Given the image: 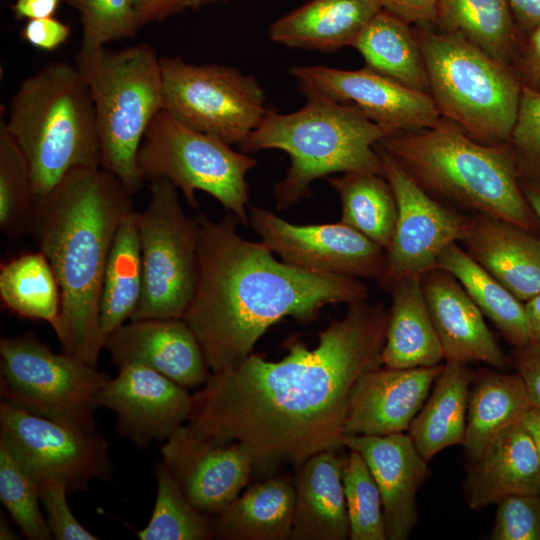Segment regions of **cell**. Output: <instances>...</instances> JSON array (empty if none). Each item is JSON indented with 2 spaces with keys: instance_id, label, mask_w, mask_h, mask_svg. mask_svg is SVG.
Here are the masks:
<instances>
[{
  "instance_id": "cell-42",
  "label": "cell",
  "mask_w": 540,
  "mask_h": 540,
  "mask_svg": "<svg viewBox=\"0 0 540 540\" xmlns=\"http://www.w3.org/2000/svg\"><path fill=\"white\" fill-rule=\"evenodd\" d=\"M509 145L521 179L540 186V91L522 86Z\"/></svg>"
},
{
  "instance_id": "cell-38",
  "label": "cell",
  "mask_w": 540,
  "mask_h": 540,
  "mask_svg": "<svg viewBox=\"0 0 540 540\" xmlns=\"http://www.w3.org/2000/svg\"><path fill=\"white\" fill-rule=\"evenodd\" d=\"M35 204L28 161L1 118L0 229L8 239L16 240L31 232Z\"/></svg>"
},
{
  "instance_id": "cell-17",
  "label": "cell",
  "mask_w": 540,
  "mask_h": 540,
  "mask_svg": "<svg viewBox=\"0 0 540 540\" xmlns=\"http://www.w3.org/2000/svg\"><path fill=\"white\" fill-rule=\"evenodd\" d=\"M99 394V405L116 414V429L140 449L165 442L188 421L192 395L161 373L137 363L118 368Z\"/></svg>"
},
{
  "instance_id": "cell-24",
  "label": "cell",
  "mask_w": 540,
  "mask_h": 540,
  "mask_svg": "<svg viewBox=\"0 0 540 540\" xmlns=\"http://www.w3.org/2000/svg\"><path fill=\"white\" fill-rule=\"evenodd\" d=\"M460 243L522 302L540 293V238L530 231L491 216L473 215Z\"/></svg>"
},
{
  "instance_id": "cell-36",
  "label": "cell",
  "mask_w": 540,
  "mask_h": 540,
  "mask_svg": "<svg viewBox=\"0 0 540 540\" xmlns=\"http://www.w3.org/2000/svg\"><path fill=\"white\" fill-rule=\"evenodd\" d=\"M329 183L340 200V221L386 250L397 221V202L387 179L374 173L347 172L330 178Z\"/></svg>"
},
{
  "instance_id": "cell-48",
  "label": "cell",
  "mask_w": 540,
  "mask_h": 540,
  "mask_svg": "<svg viewBox=\"0 0 540 540\" xmlns=\"http://www.w3.org/2000/svg\"><path fill=\"white\" fill-rule=\"evenodd\" d=\"M382 9L410 25H434L437 0H378Z\"/></svg>"
},
{
  "instance_id": "cell-39",
  "label": "cell",
  "mask_w": 540,
  "mask_h": 540,
  "mask_svg": "<svg viewBox=\"0 0 540 540\" xmlns=\"http://www.w3.org/2000/svg\"><path fill=\"white\" fill-rule=\"evenodd\" d=\"M350 540H385L382 498L363 456L350 450L343 467Z\"/></svg>"
},
{
  "instance_id": "cell-35",
  "label": "cell",
  "mask_w": 540,
  "mask_h": 540,
  "mask_svg": "<svg viewBox=\"0 0 540 540\" xmlns=\"http://www.w3.org/2000/svg\"><path fill=\"white\" fill-rule=\"evenodd\" d=\"M0 299L12 313L45 321L53 329L60 314L61 292L54 270L40 250L1 264Z\"/></svg>"
},
{
  "instance_id": "cell-44",
  "label": "cell",
  "mask_w": 540,
  "mask_h": 540,
  "mask_svg": "<svg viewBox=\"0 0 540 540\" xmlns=\"http://www.w3.org/2000/svg\"><path fill=\"white\" fill-rule=\"evenodd\" d=\"M40 502L45 512V518L52 534L57 540H97L79 523L71 511L66 484L58 480H46L38 484Z\"/></svg>"
},
{
  "instance_id": "cell-23",
  "label": "cell",
  "mask_w": 540,
  "mask_h": 540,
  "mask_svg": "<svg viewBox=\"0 0 540 540\" xmlns=\"http://www.w3.org/2000/svg\"><path fill=\"white\" fill-rule=\"evenodd\" d=\"M464 492L476 511L511 495H540V457L522 419L502 430L468 464Z\"/></svg>"
},
{
  "instance_id": "cell-2",
  "label": "cell",
  "mask_w": 540,
  "mask_h": 540,
  "mask_svg": "<svg viewBox=\"0 0 540 540\" xmlns=\"http://www.w3.org/2000/svg\"><path fill=\"white\" fill-rule=\"evenodd\" d=\"M197 277L183 316L212 372L232 369L250 354L269 327L285 317L316 319L326 305L366 300L358 278L312 272L274 257L263 242L243 238L228 212L213 220L195 216Z\"/></svg>"
},
{
  "instance_id": "cell-49",
  "label": "cell",
  "mask_w": 540,
  "mask_h": 540,
  "mask_svg": "<svg viewBox=\"0 0 540 540\" xmlns=\"http://www.w3.org/2000/svg\"><path fill=\"white\" fill-rule=\"evenodd\" d=\"M140 27L162 21L186 9H197L207 0H133Z\"/></svg>"
},
{
  "instance_id": "cell-55",
  "label": "cell",
  "mask_w": 540,
  "mask_h": 540,
  "mask_svg": "<svg viewBox=\"0 0 540 540\" xmlns=\"http://www.w3.org/2000/svg\"><path fill=\"white\" fill-rule=\"evenodd\" d=\"M16 533L11 529L9 523L1 515L0 519V539L1 540H14L17 539Z\"/></svg>"
},
{
  "instance_id": "cell-43",
  "label": "cell",
  "mask_w": 540,
  "mask_h": 540,
  "mask_svg": "<svg viewBox=\"0 0 540 540\" xmlns=\"http://www.w3.org/2000/svg\"><path fill=\"white\" fill-rule=\"evenodd\" d=\"M496 505L493 540H540V495H511Z\"/></svg>"
},
{
  "instance_id": "cell-32",
  "label": "cell",
  "mask_w": 540,
  "mask_h": 540,
  "mask_svg": "<svg viewBox=\"0 0 540 540\" xmlns=\"http://www.w3.org/2000/svg\"><path fill=\"white\" fill-rule=\"evenodd\" d=\"M434 25L509 67L521 40L508 0H437Z\"/></svg>"
},
{
  "instance_id": "cell-56",
  "label": "cell",
  "mask_w": 540,
  "mask_h": 540,
  "mask_svg": "<svg viewBox=\"0 0 540 540\" xmlns=\"http://www.w3.org/2000/svg\"><path fill=\"white\" fill-rule=\"evenodd\" d=\"M208 3H216V2H219V1H227V0H207Z\"/></svg>"
},
{
  "instance_id": "cell-12",
  "label": "cell",
  "mask_w": 540,
  "mask_h": 540,
  "mask_svg": "<svg viewBox=\"0 0 540 540\" xmlns=\"http://www.w3.org/2000/svg\"><path fill=\"white\" fill-rule=\"evenodd\" d=\"M163 109L184 125L240 145L268 108L263 88L234 67L160 58Z\"/></svg>"
},
{
  "instance_id": "cell-40",
  "label": "cell",
  "mask_w": 540,
  "mask_h": 540,
  "mask_svg": "<svg viewBox=\"0 0 540 540\" xmlns=\"http://www.w3.org/2000/svg\"><path fill=\"white\" fill-rule=\"evenodd\" d=\"M0 500L24 536L30 540L52 537L40 508L36 481L19 465L0 442Z\"/></svg>"
},
{
  "instance_id": "cell-5",
  "label": "cell",
  "mask_w": 540,
  "mask_h": 540,
  "mask_svg": "<svg viewBox=\"0 0 540 540\" xmlns=\"http://www.w3.org/2000/svg\"><path fill=\"white\" fill-rule=\"evenodd\" d=\"M305 105L292 113L267 109L257 127L239 145L242 152H286L290 165L273 187L277 208L288 209L308 197L311 184L334 173L383 175L376 145L388 133L354 108L315 88L298 83Z\"/></svg>"
},
{
  "instance_id": "cell-4",
  "label": "cell",
  "mask_w": 540,
  "mask_h": 540,
  "mask_svg": "<svg viewBox=\"0 0 540 540\" xmlns=\"http://www.w3.org/2000/svg\"><path fill=\"white\" fill-rule=\"evenodd\" d=\"M376 146L445 205L498 218L527 231L538 223L509 143H481L441 117L432 127L388 135Z\"/></svg>"
},
{
  "instance_id": "cell-54",
  "label": "cell",
  "mask_w": 540,
  "mask_h": 540,
  "mask_svg": "<svg viewBox=\"0 0 540 540\" xmlns=\"http://www.w3.org/2000/svg\"><path fill=\"white\" fill-rule=\"evenodd\" d=\"M523 191L540 227V186L524 182Z\"/></svg>"
},
{
  "instance_id": "cell-19",
  "label": "cell",
  "mask_w": 540,
  "mask_h": 540,
  "mask_svg": "<svg viewBox=\"0 0 540 540\" xmlns=\"http://www.w3.org/2000/svg\"><path fill=\"white\" fill-rule=\"evenodd\" d=\"M443 366L381 365L363 373L349 395L344 436H383L409 430Z\"/></svg>"
},
{
  "instance_id": "cell-52",
  "label": "cell",
  "mask_w": 540,
  "mask_h": 540,
  "mask_svg": "<svg viewBox=\"0 0 540 540\" xmlns=\"http://www.w3.org/2000/svg\"><path fill=\"white\" fill-rule=\"evenodd\" d=\"M531 332V343L540 345V293L525 303Z\"/></svg>"
},
{
  "instance_id": "cell-21",
  "label": "cell",
  "mask_w": 540,
  "mask_h": 540,
  "mask_svg": "<svg viewBox=\"0 0 540 540\" xmlns=\"http://www.w3.org/2000/svg\"><path fill=\"white\" fill-rule=\"evenodd\" d=\"M343 447L358 451L379 488L386 539L406 540L418 522L416 496L430 476L428 461L409 434L345 435Z\"/></svg>"
},
{
  "instance_id": "cell-8",
  "label": "cell",
  "mask_w": 540,
  "mask_h": 540,
  "mask_svg": "<svg viewBox=\"0 0 540 540\" xmlns=\"http://www.w3.org/2000/svg\"><path fill=\"white\" fill-rule=\"evenodd\" d=\"M442 118L484 144L509 143L522 84L504 65L458 34L414 28Z\"/></svg>"
},
{
  "instance_id": "cell-51",
  "label": "cell",
  "mask_w": 540,
  "mask_h": 540,
  "mask_svg": "<svg viewBox=\"0 0 540 540\" xmlns=\"http://www.w3.org/2000/svg\"><path fill=\"white\" fill-rule=\"evenodd\" d=\"M60 0H16L11 6L16 19H41L53 17Z\"/></svg>"
},
{
  "instance_id": "cell-18",
  "label": "cell",
  "mask_w": 540,
  "mask_h": 540,
  "mask_svg": "<svg viewBox=\"0 0 540 540\" xmlns=\"http://www.w3.org/2000/svg\"><path fill=\"white\" fill-rule=\"evenodd\" d=\"M161 456L187 500L214 516L240 495L254 470L238 443L214 444L189 425L171 434L161 447Z\"/></svg>"
},
{
  "instance_id": "cell-6",
  "label": "cell",
  "mask_w": 540,
  "mask_h": 540,
  "mask_svg": "<svg viewBox=\"0 0 540 540\" xmlns=\"http://www.w3.org/2000/svg\"><path fill=\"white\" fill-rule=\"evenodd\" d=\"M5 125L24 153L37 198L77 167H101L90 89L76 66L49 63L11 98Z\"/></svg>"
},
{
  "instance_id": "cell-14",
  "label": "cell",
  "mask_w": 540,
  "mask_h": 540,
  "mask_svg": "<svg viewBox=\"0 0 540 540\" xmlns=\"http://www.w3.org/2000/svg\"><path fill=\"white\" fill-rule=\"evenodd\" d=\"M376 150L397 202L394 234L377 280L389 292L400 280L435 268L441 253L461 241L472 216L431 197L391 155L378 146Z\"/></svg>"
},
{
  "instance_id": "cell-10",
  "label": "cell",
  "mask_w": 540,
  "mask_h": 540,
  "mask_svg": "<svg viewBox=\"0 0 540 540\" xmlns=\"http://www.w3.org/2000/svg\"><path fill=\"white\" fill-rule=\"evenodd\" d=\"M2 400L63 425L95 431L99 394L109 374L54 353L34 334L0 340Z\"/></svg>"
},
{
  "instance_id": "cell-20",
  "label": "cell",
  "mask_w": 540,
  "mask_h": 540,
  "mask_svg": "<svg viewBox=\"0 0 540 540\" xmlns=\"http://www.w3.org/2000/svg\"><path fill=\"white\" fill-rule=\"evenodd\" d=\"M119 368L137 363L191 389L203 385L212 371L203 349L184 319H142L115 329L105 340Z\"/></svg>"
},
{
  "instance_id": "cell-47",
  "label": "cell",
  "mask_w": 540,
  "mask_h": 540,
  "mask_svg": "<svg viewBox=\"0 0 540 540\" xmlns=\"http://www.w3.org/2000/svg\"><path fill=\"white\" fill-rule=\"evenodd\" d=\"M509 360L523 380L532 407L540 408V345L514 348Z\"/></svg>"
},
{
  "instance_id": "cell-26",
  "label": "cell",
  "mask_w": 540,
  "mask_h": 540,
  "mask_svg": "<svg viewBox=\"0 0 540 540\" xmlns=\"http://www.w3.org/2000/svg\"><path fill=\"white\" fill-rule=\"evenodd\" d=\"M381 10L378 0H310L277 19L269 36L291 48L334 52L352 46Z\"/></svg>"
},
{
  "instance_id": "cell-13",
  "label": "cell",
  "mask_w": 540,
  "mask_h": 540,
  "mask_svg": "<svg viewBox=\"0 0 540 540\" xmlns=\"http://www.w3.org/2000/svg\"><path fill=\"white\" fill-rule=\"evenodd\" d=\"M0 442L36 481L58 480L68 492L85 490L113 472L108 441L95 431L78 430L0 402Z\"/></svg>"
},
{
  "instance_id": "cell-1",
  "label": "cell",
  "mask_w": 540,
  "mask_h": 540,
  "mask_svg": "<svg viewBox=\"0 0 540 540\" xmlns=\"http://www.w3.org/2000/svg\"><path fill=\"white\" fill-rule=\"evenodd\" d=\"M388 316L381 303L356 301L314 348L292 339L279 361L252 353L212 372L192 395L188 425L214 444L238 443L254 469L299 468L319 452L338 451L355 382L382 365Z\"/></svg>"
},
{
  "instance_id": "cell-7",
  "label": "cell",
  "mask_w": 540,
  "mask_h": 540,
  "mask_svg": "<svg viewBox=\"0 0 540 540\" xmlns=\"http://www.w3.org/2000/svg\"><path fill=\"white\" fill-rule=\"evenodd\" d=\"M76 67L92 96L101 168L129 195L142 187L137 156L151 121L163 109L160 58L148 44L119 50L105 46L76 55Z\"/></svg>"
},
{
  "instance_id": "cell-16",
  "label": "cell",
  "mask_w": 540,
  "mask_h": 540,
  "mask_svg": "<svg viewBox=\"0 0 540 540\" xmlns=\"http://www.w3.org/2000/svg\"><path fill=\"white\" fill-rule=\"evenodd\" d=\"M290 74L297 83L354 108L388 135L426 129L441 119L429 93L408 88L366 66L359 70L294 66Z\"/></svg>"
},
{
  "instance_id": "cell-3",
  "label": "cell",
  "mask_w": 540,
  "mask_h": 540,
  "mask_svg": "<svg viewBox=\"0 0 540 540\" xmlns=\"http://www.w3.org/2000/svg\"><path fill=\"white\" fill-rule=\"evenodd\" d=\"M131 197L103 168L77 167L36 199L30 233L61 292L53 330L63 353L92 366L104 348L99 328L104 270L117 229L133 210Z\"/></svg>"
},
{
  "instance_id": "cell-53",
  "label": "cell",
  "mask_w": 540,
  "mask_h": 540,
  "mask_svg": "<svg viewBox=\"0 0 540 540\" xmlns=\"http://www.w3.org/2000/svg\"><path fill=\"white\" fill-rule=\"evenodd\" d=\"M522 422L529 431L540 457V408L531 407L523 416Z\"/></svg>"
},
{
  "instance_id": "cell-37",
  "label": "cell",
  "mask_w": 540,
  "mask_h": 540,
  "mask_svg": "<svg viewBox=\"0 0 540 540\" xmlns=\"http://www.w3.org/2000/svg\"><path fill=\"white\" fill-rule=\"evenodd\" d=\"M155 475L157 494L148 524L137 533L141 540H210L217 538L216 516L195 508L175 478L159 460Z\"/></svg>"
},
{
  "instance_id": "cell-11",
  "label": "cell",
  "mask_w": 540,
  "mask_h": 540,
  "mask_svg": "<svg viewBox=\"0 0 540 540\" xmlns=\"http://www.w3.org/2000/svg\"><path fill=\"white\" fill-rule=\"evenodd\" d=\"M151 183L150 201L138 212L142 294L131 321L183 319L196 285L198 226L171 182Z\"/></svg>"
},
{
  "instance_id": "cell-25",
  "label": "cell",
  "mask_w": 540,
  "mask_h": 540,
  "mask_svg": "<svg viewBox=\"0 0 540 540\" xmlns=\"http://www.w3.org/2000/svg\"><path fill=\"white\" fill-rule=\"evenodd\" d=\"M336 452H319L299 467L290 540L349 538L342 478L346 458Z\"/></svg>"
},
{
  "instance_id": "cell-15",
  "label": "cell",
  "mask_w": 540,
  "mask_h": 540,
  "mask_svg": "<svg viewBox=\"0 0 540 540\" xmlns=\"http://www.w3.org/2000/svg\"><path fill=\"white\" fill-rule=\"evenodd\" d=\"M249 223L273 253L304 270L378 280L386 250L342 223L299 225L272 211L249 206Z\"/></svg>"
},
{
  "instance_id": "cell-33",
  "label": "cell",
  "mask_w": 540,
  "mask_h": 540,
  "mask_svg": "<svg viewBox=\"0 0 540 540\" xmlns=\"http://www.w3.org/2000/svg\"><path fill=\"white\" fill-rule=\"evenodd\" d=\"M437 268L450 272L464 287L483 315L514 348L531 343L525 304L474 261L458 243L439 256Z\"/></svg>"
},
{
  "instance_id": "cell-41",
  "label": "cell",
  "mask_w": 540,
  "mask_h": 540,
  "mask_svg": "<svg viewBox=\"0 0 540 540\" xmlns=\"http://www.w3.org/2000/svg\"><path fill=\"white\" fill-rule=\"evenodd\" d=\"M64 1L80 14L83 31L80 49H95L111 41L131 38L141 28L133 0Z\"/></svg>"
},
{
  "instance_id": "cell-30",
  "label": "cell",
  "mask_w": 540,
  "mask_h": 540,
  "mask_svg": "<svg viewBox=\"0 0 540 540\" xmlns=\"http://www.w3.org/2000/svg\"><path fill=\"white\" fill-rule=\"evenodd\" d=\"M295 508V487L284 478L250 486L216 515L217 538L288 540Z\"/></svg>"
},
{
  "instance_id": "cell-46",
  "label": "cell",
  "mask_w": 540,
  "mask_h": 540,
  "mask_svg": "<svg viewBox=\"0 0 540 540\" xmlns=\"http://www.w3.org/2000/svg\"><path fill=\"white\" fill-rule=\"evenodd\" d=\"M70 35V26L53 17L27 20L20 32L26 43L49 52L64 44Z\"/></svg>"
},
{
  "instance_id": "cell-34",
  "label": "cell",
  "mask_w": 540,
  "mask_h": 540,
  "mask_svg": "<svg viewBox=\"0 0 540 540\" xmlns=\"http://www.w3.org/2000/svg\"><path fill=\"white\" fill-rule=\"evenodd\" d=\"M142 294V261L138 212L121 221L106 262L99 304V328L103 342L131 319Z\"/></svg>"
},
{
  "instance_id": "cell-28",
  "label": "cell",
  "mask_w": 540,
  "mask_h": 540,
  "mask_svg": "<svg viewBox=\"0 0 540 540\" xmlns=\"http://www.w3.org/2000/svg\"><path fill=\"white\" fill-rule=\"evenodd\" d=\"M531 407L526 387L517 373L495 368L474 372L462 444L468 464L479 459L493 438L521 420Z\"/></svg>"
},
{
  "instance_id": "cell-27",
  "label": "cell",
  "mask_w": 540,
  "mask_h": 540,
  "mask_svg": "<svg viewBox=\"0 0 540 540\" xmlns=\"http://www.w3.org/2000/svg\"><path fill=\"white\" fill-rule=\"evenodd\" d=\"M422 276H409L389 291V310L382 365L390 368L429 367L444 359L422 289Z\"/></svg>"
},
{
  "instance_id": "cell-9",
  "label": "cell",
  "mask_w": 540,
  "mask_h": 540,
  "mask_svg": "<svg viewBox=\"0 0 540 540\" xmlns=\"http://www.w3.org/2000/svg\"><path fill=\"white\" fill-rule=\"evenodd\" d=\"M230 146L184 125L162 109L144 134L137 162L144 180H168L181 190L191 208H198L195 192L203 191L233 213L241 225L248 226L246 176L257 161Z\"/></svg>"
},
{
  "instance_id": "cell-22",
  "label": "cell",
  "mask_w": 540,
  "mask_h": 540,
  "mask_svg": "<svg viewBox=\"0 0 540 540\" xmlns=\"http://www.w3.org/2000/svg\"><path fill=\"white\" fill-rule=\"evenodd\" d=\"M421 281L444 359L467 364L483 362L505 371L510 360L461 283L450 272L437 267L426 272Z\"/></svg>"
},
{
  "instance_id": "cell-45",
  "label": "cell",
  "mask_w": 540,
  "mask_h": 540,
  "mask_svg": "<svg viewBox=\"0 0 540 540\" xmlns=\"http://www.w3.org/2000/svg\"><path fill=\"white\" fill-rule=\"evenodd\" d=\"M511 68L522 86L540 91V27L521 38Z\"/></svg>"
},
{
  "instance_id": "cell-31",
  "label": "cell",
  "mask_w": 540,
  "mask_h": 540,
  "mask_svg": "<svg viewBox=\"0 0 540 540\" xmlns=\"http://www.w3.org/2000/svg\"><path fill=\"white\" fill-rule=\"evenodd\" d=\"M365 66L408 88L429 93L424 60L412 25L381 10L364 27L352 46Z\"/></svg>"
},
{
  "instance_id": "cell-29",
  "label": "cell",
  "mask_w": 540,
  "mask_h": 540,
  "mask_svg": "<svg viewBox=\"0 0 540 540\" xmlns=\"http://www.w3.org/2000/svg\"><path fill=\"white\" fill-rule=\"evenodd\" d=\"M473 376L467 363L446 361L431 396L412 421L408 434L426 461L463 444Z\"/></svg>"
},
{
  "instance_id": "cell-50",
  "label": "cell",
  "mask_w": 540,
  "mask_h": 540,
  "mask_svg": "<svg viewBox=\"0 0 540 540\" xmlns=\"http://www.w3.org/2000/svg\"><path fill=\"white\" fill-rule=\"evenodd\" d=\"M508 1L521 38L540 27V0Z\"/></svg>"
}]
</instances>
